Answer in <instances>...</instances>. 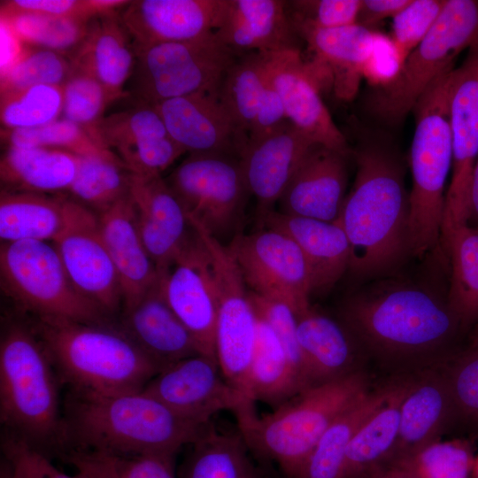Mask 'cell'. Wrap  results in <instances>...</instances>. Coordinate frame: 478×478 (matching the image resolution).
Wrapping results in <instances>:
<instances>
[{"label": "cell", "mask_w": 478, "mask_h": 478, "mask_svg": "<svg viewBox=\"0 0 478 478\" xmlns=\"http://www.w3.org/2000/svg\"><path fill=\"white\" fill-rule=\"evenodd\" d=\"M257 314V313H256ZM257 336L245 382V395L274 408L303 391L273 328L257 315Z\"/></svg>", "instance_id": "obj_36"}, {"label": "cell", "mask_w": 478, "mask_h": 478, "mask_svg": "<svg viewBox=\"0 0 478 478\" xmlns=\"http://www.w3.org/2000/svg\"><path fill=\"white\" fill-rule=\"evenodd\" d=\"M449 69L436 78L415 104L414 133L410 151V253L422 257L438 245L445 205V184L451 170L449 123Z\"/></svg>", "instance_id": "obj_7"}, {"label": "cell", "mask_w": 478, "mask_h": 478, "mask_svg": "<svg viewBox=\"0 0 478 478\" xmlns=\"http://www.w3.org/2000/svg\"><path fill=\"white\" fill-rule=\"evenodd\" d=\"M142 391L201 424L222 411L238 417L255 410L254 402L224 378L217 359L203 354L163 369Z\"/></svg>", "instance_id": "obj_16"}, {"label": "cell", "mask_w": 478, "mask_h": 478, "mask_svg": "<svg viewBox=\"0 0 478 478\" xmlns=\"http://www.w3.org/2000/svg\"><path fill=\"white\" fill-rule=\"evenodd\" d=\"M97 216L120 279L122 309L127 311L140 301L159 276L141 239L129 195Z\"/></svg>", "instance_id": "obj_31"}, {"label": "cell", "mask_w": 478, "mask_h": 478, "mask_svg": "<svg viewBox=\"0 0 478 478\" xmlns=\"http://www.w3.org/2000/svg\"><path fill=\"white\" fill-rule=\"evenodd\" d=\"M131 174L114 153L79 156L68 192L72 200L99 214L129 195Z\"/></svg>", "instance_id": "obj_40"}, {"label": "cell", "mask_w": 478, "mask_h": 478, "mask_svg": "<svg viewBox=\"0 0 478 478\" xmlns=\"http://www.w3.org/2000/svg\"><path fill=\"white\" fill-rule=\"evenodd\" d=\"M404 393L405 380L389 386L383 405L351 439L345 453L341 478H370L388 465L398 436Z\"/></svg>", "instance_id": "obj_34"}, {"label": "cell", "mask_w": 478, "mask_h": 478, "mask_svg": "<svg viewBox=\"0 0 478 478\" xmlns=\"http://www.w3.org/2000/svg\"><path fill=\"white\" fill-rule=\"evenodd\" d=\"M445 370L455 419L478 428V342L455 354Z\"/></svg>", "instance_id": "obj_48"}, {"label": "cell", "mask_w": 478, "mask_h": 478, "mask_svg": "<svg viewBox=\"0 0 478 478\" xmlns=\"http://www.w3.org/2000/svg\"><path fill=\"white\" fill-rule=\"evenodd\" d=\"M120 328L161 368L202 354L192 334L166 301L160 279L132 308Z\"/></svg>", "instance_id": "obj_27"}, {"label": "cell", "mask_w": 478, "mask_h": 478, "mask_svg": "<svg viewBox=\"0 0 478 478\" xmlns=\"http://www.w3.org/2000/svg\"><path fill=\"white\" fill-rule=\"evenodd\" d=\"M62 87L35 85L1 94L0 116L4 130L35 128L61 118Z\"/></svg>", "instance_id": "obj_43"}, {"label": "cell", "mask_w": 478, "mask_h": 478, "mask_svg": "<svg viewBox=\"0 0 478 478\" xmlns=\"http://www.w3.org/2000/svg\"><path fill=\"white\" fill-rule=\"evenodd\" d=\"M260 223L287 234L299 246L309 268L312 294L329 290L349 269L351 246L338 220L324 221L272 211Z\"/></svg>", "instance_id": "obj_29"}, {"label": "cell", "mask_w": 478, "mask_h": 478, "mask_svg": "<svg viewBox=\"0 0 478 478\" xmlns=\"http://www.w3.org/2000/svg\"><path fill=\"white\" fill-rule=\"evenodd\" d=\"M267 78L260 52L241 54L225 73L218 97L245 135L258 111Z\"/></svg>", "instance_id": "obj_41"}, {"label": "cell", "mask_w": 478, "mask_h": 478, "mask_svg": "<svg viewBox=\"0 0 478 478\" xmlns=\"http://www.w3.org/2000/svg\"><path fill=\"white\" fill-rule=\"evenodd\" d=\"M452 420L456 419L445 370H424L405 380L398 436L388 465L438 441Z\"/></svg>", "instance_id": "obj_25"}, {"label": "cell", "mask_w": 478, "mask_h": 478, "mask_svg": "<svg viewBox=\"0 0 478 478\" xmlns=\"http://www.w3.org/2000/svg\"><path fill=\"white\" fill-rule=\"evenodd\" d=\"M370 478H415L404 468L389 465L377 470Z\"/></svg>", "instance_id": "obj_60"}, {"label": "cell", "mask_w": 478, "mask_h": 478, "mask_svg": "<svg viewBox=\"0 0 478 478\" xmlns=\"http://www.w3.org/2000/svg\"><path fill=\"white\" fill-rule=\"evenodd\" d=\"M389 387L364 394L324 432L297 478H341L347 448L360 427L383 405Z\"/></svg>", "instance_id": "obj_38"}, {"label": "cell", "mask_w": 478, "mask_h": 478, "mask_svg": "<svg viewBox=\"0 0 478 478\" xmlns=\"http://www.w3.org/2000/svg\"><path fill=\"white\" fill-rule=\"evenodd\" d=\"M347 156L314 144L280 198V212L292 216L336 221L347 195Z\"/></svg>", "instance_id": "obj_24"}, {"label": "cell", "mask_w": 478, "mask_h": 478, "mask_svg": "<svg viewBox=\"0 0 478 478\" xmlns=\"http://www.w3.org/2000/svg\"><path fill=\"white\" fill-rule=\"evenodd\" d=\"M66 200L46 194L1 189V241H53L64 225Z\"/></svg>", "instance_id": "obj_37"}, {"label": "cell", "mask_w": 478, "mask_h": 478, "mask_svg": "<svg viewBox=\"0 0 478 478\" xmlns=\"http://www.w3.org/2000/svg\"><path fill=\"white\" fill-rule=\"evenodd\" d=\"M1 135L7 147L58 149L78 156L113 153L103 148L80 126L62 117L35 128L2 130Z\"/></svg>", "instance_id": "obj_44"}, {"label": "cell", "mask_w": 478, "mask_h": 478, "mask_svg": "<svg viewBox=\"0 0 478 478\" xmlns=\"http://www.w3.org/2000/svg\"><path fill=\"white\" fill-rule=\"evenodd\" d=\"M467 224L478 228V158L473 172L470 190V209Z\"/></svg>", "instance_id": "obj_59"}, {"label": "cell", "mask_w": 478, "mask_h": 478, "mask_svg": "<svg viewBox=\"0 0 478 478\" xmlns=\"http://www.w3.org/2000/svg\"><path fill=\"white\" fill-rule=\"evenodd\" d=\"M52 243L77 290L108 316L118 312L121 287L97 214L66 199L64 225Z\"/></svg>", "instance_id": "obj_14"}, {"label": "cell", "mask_w": 478, "mask_h": 478, "mask_svg": "<svg viewBox=\"0 0 478 478\" xmlns=\"http://www.w3.org/2000/svg\"><path fill=\"white\" fill-rule=\"evenodd\" d=\"M470 342H478V322L471 329Z\"/></svg>", "instance_id": "obj_62"}, {"label": "cell", "mask_w": 478, "mask_h": 478, "mask_svg": "<svg viewBox=\"0 0 478 478\" xmlns=\"http://www.w3.org/2000/svg\"><path fill=\"white\" fill-rule=\"evenodd\" d=\"M252 452L238 431H220L210 423L195 442L177 478H263Z\"/></svg>", "instance_id": "obj_35"}, {"label": "cell", "mask_w": 478, "mask_h": 478, "mask_svg": "<svg viewBox=\"0 0 478 478\" xmlns=\"http://www.w3.org/2000/svg\"><path fill=\"white\" fill-rule=\"evenodd\" d=\"M61 384L31 323L9 320L0 340V420L8 433L48 457L65 451Z\"/></svg>", "instance_id": "obj_5"}, {"label": "cell", "mask_w": 478, "mask_h": 478, "mask_svg": "<svg viewBox=\"0 0 478 478\" xmlns=\"http://www.w3.org/2000/svg\"><path fill=\"white\" fill-rule=\"evenodd\" d=\"M357 172L337 220L351 246L349 269L358 277L395 268L410 252L409 193L396 158L379 147L356 152Z\"/></svg>", "instance_id": "obj_3"}, {"label": "cell", "mask_w": 478, "mask_h": 478, "mask_svg": "<svg viewBox=\"0 0 478 478\" xmlns=\"http://www.w3.org/2000/svg\"><path fill=\"white\" fill-rule=\"evenodd\" d=\"M445 3L446 0H412L393 18L390 42L399 69L432 27Z\"/></svg>", "instance_id": "obj_50"}, {"label": "cell", "mask_w": 478, "mask_h": 478, "mask_svg": "<svg viewBox=\"0 0 478 478\" xmlns=\"http://www.w3.org/2000/svg\"><path fill=\"white\" fill-rule=\"evenodd\" d=\"M129 197L141 239L158 276H163L197 234L182 204L161 175L132 173Z\"/></svg>", "instance_id": "obj_18"}, {"label": "cell", "mask_w": 478, "mask_h": 478, "mask_svg": "<svg viewBox=\"0 0 478 478\" xmlns=\"http://www.w3.org/2000/svg\"><path fill=\"white\" fill-rule=\"evenodd\" d=\"M283 0H224L215 34L239 53L300 50ZM301 51V50H300Z\"/></svg>", "instance_id": "obj_26"}, {"label": "cell", "mask_w": 478, "mask_h": 478, "mask_svg": "<svg viewBox=\"0 0 478 478\" xmlns=\"http://www.w3.org/2000/svg\"><path fill=\"white\" fill-rule=\"evenodd\" d=\"M448 109L452 163L441 236L467 224L469 218L471 182L478 158V42L451 73Z\"/></svg>", "instance_id": "obj_15"}, {"label": "cell", "mask_w": 478, "mask_h": 478, "mask_svg": "<svg viewBox=\"0 0 478 478\" xmlns=\"http://www.w3.org/2000/svg\"><path fill=\"white\" fill-rule=\"evenodd\" d=\"M474 462V454L466 442L438 440L392 465L404 468L415 478H468Z\"/></svg>", "instance_id": "obj_46"}, {"label": "cell", "mask_w": 478, "mask_h": 478, "mask_svg": "<svg viewBox=\"0 0 478 478\" xmlns=\"http://www.w3.org/2000/svg\"><path fill=\"white\" fill-rule=\"evenodd\" d=\"M472 474L474 478H478V456L474 458Z\"/></svg>", "instance_id": "obj_63"}, {"label": "cell", "mask_w": 478, "mask_h": 478, "mask_svg": "<svg viewBox=\"0 0 478 478\" xmlns=\"http://www.w3.org/2000/svg\"><path fill=\"white\" fill-rule=\"evenodd\" d=\"M360 371L305 389L274 408L236 417L251 452L274 462L285 478H297L329 426L367 392Z\"/></svg>", "instance_id": "obj_6"}, {"label": "cell", "mask_w": 478, "mask_h": 478, "mask_svg": "<svg viewBox=\"0 0 478 478\" xmlns=\"http://www.w3.org/2000/svg\"><path fill=\"white\" fill-rule=\"evenodd\" d=\"M450 259L447 300L466 329L478 322V228L459 226L441 236Z\"/></svg>", "instance_id": "obj_39"}, {"label": "cell", "mask_w": 478, "mask_h": 478, "mask_svg": "<svg viewBox=\"0 0 478 478\" xmlns=\"http://www.w3.org/2000/svg\"><path fill=\"white\" fill-rule=\"evenodd\" d=\"M477 42L478 1L446 0L436 22L395 77L372 97L370 109L388 124L401 122L433 81L454 68L455 58Z\"/></svg>", "instance_id": "obj_8"}, {"label": "cell", "mask_w": 478, "mask_h": 478, "mask_svg": "<svg viewBox=\"0 0 478 478\" xmlns=\"http://www.w3.org/2000/svg\"><path fill=\"white\" fill-rule=\"evenodd\" d=\"M209 424L187 419L142 390L111 395L70 391L63 412V455L70 450L118 456L177 453Z\"/></svg>", "instance_id": "obj_2"}, {"label": "cell", "mask_w": 478, "mask_h": 478, "mask_svg": "<svg viewBox=\"0 0 478 478\" xmlns=\"http://www.w3.org/2000/svg\"><path fill=\"white\" fill-rule=\"evenodd\" d=\"M177 453L150 452L136 455H111L121 478H177Z\"/></svg>", "instance_id": "obj_54"}, {"label": "cell", "mask_w": 478, "mask_h": 478, "mask_svg": "<svg viewBox=\"0 0 478 478\" xmlns=\"http://www.w3.org/2000/svg\"><path fill=\"white\" fill-rule=\"evenodd\" d=\"M292 26L315 54V64L329 72L335 94L343 99L355 94L373 56L385 39L358 23L335 28Z\"/></svg>", "instance_id": "obj_28"}, {"label": "cell", "mask_w": 478, "mask_h": 478, "mask_svg": "<svg viewBox=\"0 0 478 478\" xmlns=\"http://www.w3.org/2000/svg\"><path fill=\"white\" fill-rule=\"evenodd\" d=\"M95 139L132 173L140 175H161L185 153L169 135L155 107L144 103L104 116Z\"/></svg>", "instance_id": "obj_19"}, {"label": "cell", "mask_w": 478, "mask_h": 478, "mask_svg": "<svg viewBox=\"0 0 478 478\" xmlns=\"http://www.w3.org/2000/svg\"><path fill=\"white\" fill-rule=\"evenodd\" d=\"M159 279L166 301L192 334L202 354L216 358L215 285L208 252L197 234Z\"/></svg>", "instance_id": "obj_20"}, {"label": "cell", "mask_w": 478, "mask_h": 478, "mask_svg": "<svg viewBox=\"0 0 478 478\" xmlns=\"http://www.w3.org/2000/svg\"><path fill=\"white\" fill-rule=\"evenodd\" d=\"M73 70L96 78L113 100L126 96L136 59L134 40L120 11L93 18L80 46L69 56Z\"/></svg>", "instance_id": "obj_30"}, {"label": "cell", "mask_w": 478, "mask_h": 478, "mask_svg": "<svg viewBox=\"0 0 478 478\" xmlns=\"http://www.w3.org/2000/svg\"><path fill=\"white\" fill-rule=\"evenodd\" d=\"M62 88L61 117L80 126L96 141V129L113 98L96 78L73 69Z\"/></svg>", "instance_id": "obj_47"}, {"label": "cell", "mask_w": 478, "mask_h": 478, "mask_svg": "<svg viewBox=\"0 0 478 478\" xmlns=\"http://www.w3.org/2000/svg\"><path fill=\"white\" fill-rule=\"evenodd\" d=\"M208 252L217 300L216 359L227 382L245 395L246 377L256 343L257 314L247 284L229 249L215 243L209 246Z\"/></svg>", "instance_id": "obj_13"}, {"label": "cell", "mask_w": 478, "mask_h": 478, "mask_svg": "<svg viewBox=\"0 0 478 478\" xmlns=\"http://www.w3.org/2000/svg\"><path fill=\"white\" fill-rule=\"evenodd\" d=\"M1 448L15 478H76L58 469L47 455L8 433L2 437Z\"/></svg>", "instance_id": "obj_52"}, {"label": "cell", "mask_w": 478, "mask_h": 478, "mask_svg": "<svg viewBox=\"0 0 478 478\" xmlns=\"http://www.w3.org/2000/svg\"><path fill=\"white\" fill-rule=\"evenodd\" d=\"M0 478H15L8 463L4 459L1 462Z\"/></svg>", "instance_id": "obj_61"}, {"label": "cell", "mask_w": 478, "mask_h": 478, "mask_svg": "<svg viewBox=\"0 0 478 478\" xmlns=\"http://www.w3.org/2000/svg\"><path fill=\"white\" fill-rule=\"evenodd\" d=\"M79 156L50 148L7 147L0 160L2 189L32 193L68 191Z\"/></svg>", "instance_id": "obj_33"}, {"label": "cell", "mask_w": 478, "mask_h": 478, "mask_svg": "<svg viewBox=\"0 0 478 478\" xmlns=\"http://www.w3.org/2000/svg\"><path fill=\"white\" fill-rule=\"evenodd\" d=\"M131 93L150 105L198 92H218L230 66L243 54L221 42L215 32L182 42L135 46Z\"/></svg>", "instance_id": "obj_10"}, {"label": "cell", "mask_w": 478, "mask_h": 478, "mask_svg": "<svg viewBox=\"0 0 478 478\" xmlns=\"http://www.w3.org/2000/svg\"><path fill=\"white\" fill-rule=\"evenodd\" d=\"M72 73L73 66L68 56L27 45L17 63L0 76L1 94L35 85L62 87Z\"/></svg>", "instance_id": "obj_45"}, {"label": "cell", "mask_w": 478, "mask_h": 478, "mask_svg": "<svg viewBox=\"0 0 478 478\" xmlns=\"http://www.w3.org/2000/svg\"><path fill=\"white\" fill-rule=\"evenodd\" d=\"M61 384L71 392L111 395L141 391L160 371L120 328L33 317Z\"/></svg>", "instance_id": "obj_4"}, {"label": "cell", "mask_w": 478, "mask_h": 478, "mask_svg": "<svg viewBox=\"0 0 478 478\" xmlns=\"http://www.w3.org/2000/svg\"><path fill=\"white\" fill-rule=\"evenodd\" d=\"M23 13L70 16L89 20L97 16L92 0H12L1 4V16Z\"/></svg>", "instance_id": "obj_53"}, {"label": "cell", "mask_w": 478, "mask_h": 478, "mask_svg": "<svg viewBox=\"0 0 478 478\" xmlns=\"http://www.w3.org/2000/svg\"><path fill=\"white\" fill-rule=\"evenodd\" d=\"M341 320L363 350L390 363L451 358L458 338L466 330L447 297L396 280L348 297Z\"/></svg>", "instance_id": "obj_1"}, {"label": "cell", "mask_w": 478, "mask_h": 478, "mask_svg": "<svg viewBox=\"0 0 478 478\" xmlns=\"http://www.w3.org/2000/svg\"><path fill=\"white\" fill-rule=\"evenodd\" d=\"M361 0H292L286 11L292 25L335 28L357 23Z\"/></svg>", "instance_id": "obj_51"}, {"label": "cell", "mask_w": 478, "mask_h": 478, "mask_svg": "<svg viewBox=\"0 0 478 478\" xmlns=\"http://www.w3.org/2000/svg\"><path fill=\"white\" fill-rule=\"evenodd\" d=\"M218 92H198L153 106L173 140L189 154H223L240 158L248 136L235 125Z\"/></svg>", "instance_id": "obj_21"}, {"label": "cell", "mask_w": 478, "mask_h": 478, "mask_svg": "<svg viewBox=\"0 0 478 478\" xmlns=\"http://www.w3.org/2000/svg\"><path fill=\"white\" fill-rule=\"evenodd\" d=\"M289 120L272 133L247 141L240 163L261 220L274 211L306 153L314 145Z\"/></svg>", "instance_id": "obj_23"}, {"label": "cell", "mask_w": 478, "mask_h": 478, "mask_svg": "<svg viewBox=\"0 0 478 478\" xmlns=\"http://www.w3.org/2000/svg\"><path fill=\"white\" fill-rule=\"evenodd\" d=\"M297 335L311 387L353 374L361 346L342 322L308 309L297 315Z\"/></svg>", "instance_id": "obj_32"}, {"label": "cell", "mask_w": 478, "mask_h": 478, "mask_svg": "<svg viewBox=\"0 0 478 478\" xmlns=\"http://www.w3.org/2000/svg\"><path fill=\"white\" fill-rule=\"evenodd\" d=\"M248 135V141L259 139L288 121L281 99L269 81Z\"/></svg>", "instance_id": "obj_55"}, {"label": "cell", "mask_w": 478, "mask_h": 478, "mask_svg": "<svg viewBox=\"0 0 478 478\" xmlns=\"http://www.w3.org/2000/svg\"><path fill=\"white\" fill-rule=\"evenodd\" d=\"M258 316L265 320L278 336L303 390L311 387L305 361L297 335V315L285 302L250 291Z\"/></svg>", "instance_id": "obj_49"}, {"label": "cell", "mask_w": 478, "mask_h": 478, "mask_svg": "<svg viewBox=\"0 0 478 478\" xmlns=\"http://www.w3.org/2000/svg\"><path fill=\"white\" fill-rule=\"evenodd\" d=\"M0 275L5 294L33 317L108 323L109 316L74 287L53 244L2 243Z\"/></svg>", "instance_id": "obj_9"}, {"label": "cell", "mask_w": 478, "mask_h": 478, "mask_svg": "<svg viewBox=\"0 0 478 478\" xmlns=\"http://www.w3.org/2000/svg\"><path fill=\"white\" fill-rule=\"evenodd\" d=\"M61 458L73 466L76 478H121L110 454L70 450Z\"/></svg>", "instance_id": "obj_56"}, {"label": "cell", "mask_w": 478, "mask_h": 478, "mask_svg": "<svg viewBox=\"0 0 478 478\" xmlns=\"http://www.w3.org/2000/svg\"><path fill=\"white\" fill-rule=\"evenodd\" d=\"M26 48L8 21L0 17V76L17 63Z\"/></svg>", "instance_id": "obj_58"}, {"label": "cell", "mask_w": 478, "mask_h": 478, "mask_svg": "<svg viewBox=\"0 0 478 478\" xmlns=\"http://www.w3.org/2000/svg\"><path fill=\"white\" fill-rule=\"evenodd\" d=\"M266 73L278 92L288 120L312 142L349 155L346 137L333 120L320 94L314 65L300 50L260 52Z\"/></svg>", "instance_id": "obj_17"}, {"label": "cell", "mask_w": 478, "mask_h": 478, "mask_svg": "<svg viewBox=\"0 0 478 478\" xmlns=\"http://www.w3.org/2000/svg\"><path fill=\"white\" fill-rule=\"evenodd\" d=\"M224 0H135L120 11L135 46L197 40L219 27Z\"/></svg>", "instance_id": "obj_22"}, {"label": "cell", "mask_w": 478, "mask_h": 478, "mask_svg": "<svg viewBox=\"0 0 478 478\" xmlns=\"http://www.w3.org/2000/svg\"><path fill=\"white\" fill-rule=\"evenodd\" d=\"M189 219L221 241L237 226L249 190L240 158L189 154L166 180Z\"/></svg>", "instance_id": "obj_11"}, {"label": "cell", "mask_w": 478, "mask_h": 478, "mask_svg": "<svg viewBox=\"0 0 478 478\" xmlns=\"http://www.w3.org/2000/svg\"><path fill=\"white\" fill-rule=\"evenodd\" d=\"M412 0H361L357 23L369 27L386 18H394Z\"/></svg>", "instance_id": "obj_57"}, {"label": "cell", "mask_w": 478, "mask_h": 478, "mask_svg": "<svg viewBox=\"0 0 478 478\" xmlns=\"http://www.w3.org/2000/svg\"><path fill=\"white\" fill-rule=\"evenodd\" d=\"M27 45L70 56L84 40L90 20L70 16L23 13L1 16Z\"/></svg>", "instance_id": "obj_42"}, {"label": "cell", "mask_w": 478, "mask_h": 478, "mask_svg": "<svg viewBox=\"0 0 478 478\" xmlns=\"http://www.w3.org/2000/svg\"><path fill=\"white\" fill-rule=\"evenodd\" d=\"M228 249L251 291L288 304L296 315L311 308V275L297 243L287 234L261 227L236 233Z\"/></svg>", "instance_id": "obj_12"}]
</instances>
